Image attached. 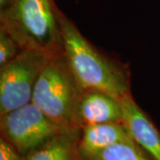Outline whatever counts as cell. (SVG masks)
<instances>
[{
  "mask_svg": "<svg viewBox=\"0 0 160 160\" xmlns=\"http://www.w3.org/2000/svg\"><path fill=\"white\" fill-rule=\"evenodd\" d=\"M48 56L33 50H22L0 68V116L31 102L37 81Z\"/></svg>",
  "mask_w": 160,
  "mask_h": 160,
  "instance_id": "5b68a950",
  "label": "cell"
},
{
  "mask_svg": "<svg viewBox=\"0 0 160 160\" xmlns=\"http://www.w3.org/2000/svg\"><path fill=\"white\" fill-rule=\"evenodd\" d=\"M80 134V129L62 132L26 155L24 160H85L79 150Z\"/></svg>",
  "mask_w": 160,
  "mask_h": 160,
  "instance_id": "9c48e42d",
  "label": "cell"
},
{
  "mask_svg": "<svg viewBox=\"0 0 160 160\" xmlns=\"http://www.w3.org/2000/svg\"><path fill=\"white\" fill-rule=\"evenodd\" d=\"M123 124L132 140L154 160H160V131L129 93L119 100Z\"/></svg>",
  "mask_w": 160,
  "mask_h": 160,
  "instance_id": "52a82bcc",
  "label": "cell"
},
{
  "mask_svg": "<svg viewBox=\"0 0 160 160\" xmlns=\"http://www.w3.org/2000/svg\"><path fill=\"white\" fill-rule=\"evenodd\" d=\"M78 129L104 123H123V109L118 99L99 90L82 91L77 107Z\"/></svg>",
  "mask_w": 160,
  "mask_h": 160,
  "instance_id": "8992f818",
  "label": "cell"
},
{
  "mask_svg": "<svg viewBox=\"0 0 160 160\" xmlns=\"http://www.w3.org/2000/svg\"><path fill=\"white\" fill-rule=\"evenodd\" d=\"M10 1H11V0H0V8L2 9V8L6 7V6L9 4Z\"/></svg>",
  "mask_w": 160,
  "mask_h": 160,
  "instance_id": "4fadbf2b",
  "label": "cell"
},
{
  "mask_svg": "<svg viewBox=\"0 0 160 160\" xmlns=\"http://www.w3.org/2000/svg\"><path fill=\"white\" fill-rule=\"evenodd\" d=\"M0 160H24V157L11 143L0 138Z\"/></svg>",
  "mask_w": 160,
  "mask_h": 160,
  "instance_id": "7c38bea8",
  "label": "cell"
},
{
  "mask_svg": "<svg viewBox=\"0 0 160 160\" xmlns=\"http://www.w3.org/2000/svg\"><path fill=\"white\" fill-rule=\"evenodd\" d=\"M86 160H154L133 140L116 143L89 156Z\"/></svg>",
  "mask_w": 160,
  "mask_h": 160,
  "instance_id": "30bf717a",
  "label": "cell"
},
{
  "mask_svg": "<svg viewBox=\"0 0 160 160\" xmlns=\"http://www.w3.org/2000/svg\"><path fill=\"white\" fill-rule=\"evenodd\" d=\"M21 51L17 42L5 29L0 28V68L11 62Z\"/></svg>",
  "mask_w": 160,
  "mask_h": 160,
  "instance_id": "8fae6325",
  "label": "cell"
},
{
  "mask_svg": "<svg viewBox=\"0 0 160 160\" xmlns=\"http://www.w3.org/2000/svg\"><path fill=\"white\" fill-rule=\"evenodd\" d=\"M132 140L123 123H104L81 129L79 150L86 160L89 156L116 143Z\"/></svg>",
  "mask_w": 160,
  "mask_h": 160,
  "instance_id": "ba28073f",
  "label": "cell"
},
{
  "mask_svg": "<svg viewBox=\"0 0 160 160\" xmlns=\"http://www.w3.org/2000/svg\"><path fill=\"white\" fill-rule=\"evenodd\" d=\"M67 130L32 102L0 116L1 137L23 157Z\"/></svg>",
  "mask_w": 160,
  "mask_h": 160,
  "instance_id": "277c9868",
  "label": "cell"
},
{
  "mask_svg": "<svg viewBox=\"0 0 160 160\" xmlns=\"http://www.w3.org/2000/svg\"><path fill=\"white\" fill-rule=\"evenodd\" d=\"M81 93L62 52L46 60L31 102L58 125L66 129H78L76 112Z\"/></svg>",
  "mask_w": 160,
  "mask_h": 160,
  "instance_id": "3957f363",
  "label": "cell"
},
{
  "mask_svg": "<svg viewBox=\"0 0 160 160\" xmlns=\"http://www.w3.org/2000/svg\"><path fill=\"white\" fill-rule=\"evenodd\" d=\"M61 12L54 0H11L0 10V28L22 50L51 57L63 52Z\"/></svg>",
  "mask_w": 160,
  "mask_h": 160,
  "instance_id": "7a4b0ae2",
  "label": "cell"
},
{
  "mask_svg": "<svg viewBox=\"0 0 160 160\" xmlns=\"http://www.w3.org/2000/svg\"><path fill=\"white\" fill-rule=\"evenodd\" d=\"M60 19L63 54L81 90L102 91L118 100L131 93L130 72L125 64L92 46L62 11Z\"/></svg>",
  "mask_w": 160,
  "mask_h": 160,
  "instance_id": "6da1fadb",
  "label": "cell"
}]
</instances>
